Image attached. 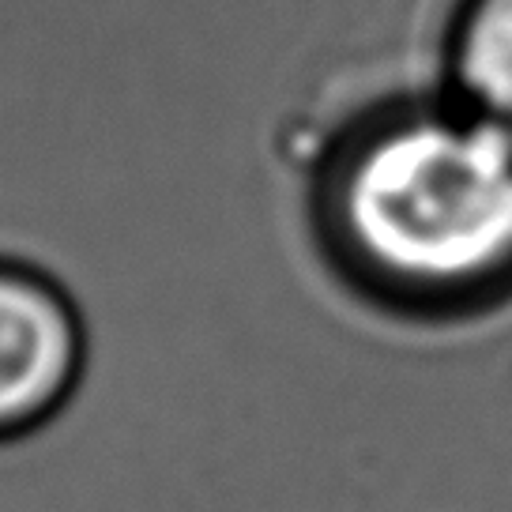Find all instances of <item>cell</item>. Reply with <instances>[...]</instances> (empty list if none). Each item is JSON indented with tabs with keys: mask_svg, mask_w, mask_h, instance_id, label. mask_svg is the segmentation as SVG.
<instances>
[{
	"mask_svg": "<svg viewBox=\"0 0 512 512\" xmlns=\"http://www.w3.org/2000/svg\"><path fill=\"white\" fill-rule=\"evenodd\" d=\"M87 369V324L61 279L0 256V445L46 430Z\"/></svg>",
	"mask_w": 512,
	"mask_h": 512,
	"instance_id": "obj_2",
	"label": "cell"
},
{
	"mask_svg": "<svg viewBox=\"0 0 512 512\" xmlns=\"http://www.w3.org/2000/svg\"><path fill=\"white\" fill-rule=\"evenodd\" d=\"M430 83L512 140V0L441 4Z\"/></svg>",
	"mask_w": 512,
	"mask_h": 512,
	"instance_id": "obj_3",
	"label": "cell"
},
{
	"mask_svg": "<svg viewBox=\"0 0 512 512\" xmlns=\"http://www.w3.org/2000/svg\"><path fill=\"white\" fill-rule=\"evenodd\" d=\"M324 272L407 324H464L512 302V140L437 83L336 113L298 162Z\"/></svg>",
	"mask_w": 512,
	"mask_h": 512,
	"instance_id": "obj_1",
	"label": "cell"
}]
</instances>
